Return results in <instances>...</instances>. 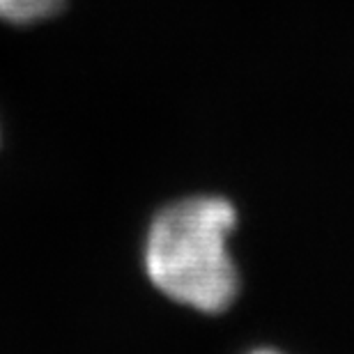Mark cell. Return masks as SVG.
<instances>
[{"label":"cell","instance_id":"obj_1","mask_svg":"<svg viewBox=\"0 0 354 354\" xmlns=\"http://www.w3.org/2000/svg\"><path fill=\"white\" fill-rule=\"evenodd\" d=\"M237 209L221 196H196L161 209L150 225L145 269L166 297L203 313H221L239 292L228 239Z\"/></svg>","mask_w":354,"mask_h":354},{"label":"cell","instance_id":"obj_2","mask_svg":"<svg viewBox=\"0 0 354 354\" xmlns=\"http://www.w3.org/2000/svg\"><path fill=\"white\" fill-rule=\"evenodd\" d=\"M62 0H0V21L37 24L58 12Z\"/></svg>","mask_w":354,"mask_h":354},{"label":"cell","instance_id":"obj_3","mask_svg":"<svg viewBox=\"0 0 354 354\" xmlns=\"http://www.w3.org/2000/svg\"><path fill=\"white\" fill-rule=\"evenodd\" d=\"M251 354H283L279 350H272V348H260V350H253Z\"/></svg>","mask_w":354,"mask_h":354}]
</instances>
